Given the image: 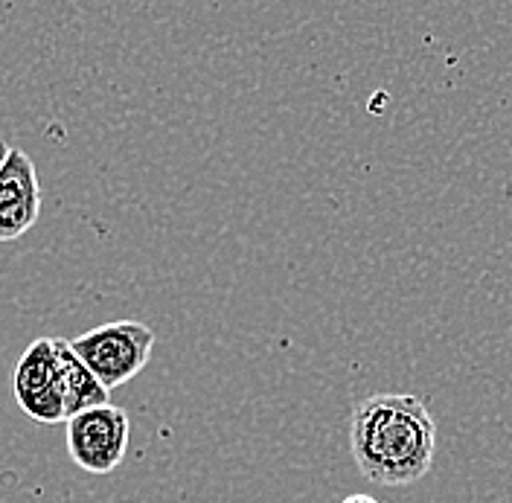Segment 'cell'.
Segmentation results:
<instances>
[{"instance_id": "cell-1", "label": "cell", "mask_w": 512, "mask_h": 503, "mask_svg": "<svg viewBox=\"0 0 512 503\" xmlns=\"http://www.w3.org/2000/svg\"><path fill=\"white\" fill-rule=\"evenodd\" d=\"M350 451L367 480L408 486L434 466L437 422L419 396L376 393L352 408Z\"/></svg>"}, {"instance_id": "cell-2", "label": "cell", "mask_w": 512, "mask_h": 503, "mask_svg": "<svg viewBox=\"0 0 512 503\" xmlns=\"http://www.w3.org/2000/svg\"><path fill=\"white\" fill-rule=\"evenodd\" d=\"M70 346L111 393L143 373L155 349V332L140 320H114L73 338Z\"/></svg>"}, {"instance_id": "cell-3", "label": "cell", "mask_w": 512, "mask_h": 503, "mask_svg": "<svg viewBox=\"0 0 512 503\" xmlns=\"http://www.w3.org/2000/svg\"><path fill=\"white\" fill-rule=\"evenodd\" d=\"M70 460L88 474H111L126 460L131 442L128 413L117 405H99L70 416L67 422Z\"/></svg>"}, {"instance_id": "cell-4", "label": "cell", "mask_w": 512, "mask_h": 503, "mask_svg": "<svg viewBox=\"0 0 512 503\" xmlns=\"http://www.w3.org/2000/svg\"><path fill=\"white\" fill-rule=\"evenodd\" d=\"M12 399L38 425H62L64 387L53 338H35L12 370Z\"/></svg>"}, {"instance_id": "cell-5", "label": "cell", "mask_w": 512, "mask_h": 503, "mask_svg": "<svg viewBox=\"0 0 512 503\" xmlns=\"http://www.w3.org/2000/svg\"><path fill=\"white\" fill-rule=\"evenodd\" d=\"M41 216V184L24 149L6 152L0 163V245L30 233Z\"/></svg>"}, {"instance_id": "cell-6", "label": "cell", "mask_w": 512, "mask_h": 503, "mask_svg": "<svg viewBox=\"0 0 512 503\" xmlns=\"http://www.w3.org/2000/svg\"><path fill=\"white\" fill-rule=\"evenodd\" d=\"M56 344V358H59V370H62V387H64V410L67 419L82 413V410L99 408V405H111L108 402V390L102 387V381L88 370V364L73 352L70 341L53 338Z\"/></svg>"}, {"instance_id": "cell-7", "label": "cell", "mask_w": 512, "mask_h": 503, "mask_svg": "<svg viewBox=\"0 0 512 503\" xmlns=\"http://www.w3.org/2000/svg\"><path fill=\"white\" fill-rule=\"evenodd\" d=\"M341 503H382V501H376L373 495H350V498H344Z\"/></svg>"}, {"instance_id": "cell-8", "label": "cell", "mask_w": 512, "mask_h": 503, "mask_svg": "<svg viewBox=\"0 0 512 503\" xmlns=\"http://www.w3.org/2000/svg\"><path fill=\"white\" fill-rule=\"evenodd\" d=\"M6 152H9V146H6V143L0 140V163H3V158H6Z\"/></svg>"}]
</instances>
